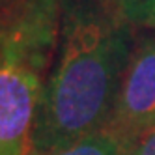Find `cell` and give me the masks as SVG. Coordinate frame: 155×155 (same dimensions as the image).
<instances>
[{
  "label": "cell",
  "mask_w": 155,
  "mask_h": 155,
  "mask_svg": "<svg viewBox=\"0 0 155 155\" xmlns=\"http://www.w3.org/2000/svg\"><path fill=\"white\" fill-rule=\"evenodd\" d=\"M112 2H116V4H120V2H121V0H112Z\"/></svg>",
  "instance_id": "8"
},
{
  "label": "cell",
  "mask_w": 155,
  "mask_h": 155,
  "mask_svg": "<svg viewBox=\"0 0 155 155\" xmlns=\"http://www.w3.org/2000/svg\"><path fill=\"white\" fill-rule=\"evenodd\" d=\"M127 153H129V148L114 135H110L107 131H97L64 150L36 151L30 148L26 155H127Z\"/></svg>",
  "instance_id": "4"
},
{
  "label": "cell",
  "mask_w": 155,
  "mask_h": 155,
  "mask_svg": "<svg viewBox=\"0 0 155 155\" xmlns=\"http://www.w3.org/2000/svg\"><path fill=\"white\" fill-rule=\"evenodd\" d=\"M155 125V34L135 43L103 131L131 150Z\"/></svg>",
  "instance_id": "3"
},
{
  "label": "cell",
  "mask_w": 155,
  "mask_h": 155,
  "mask_svg": "<svg viewBox=\"0 0 155 155\" xmlns=\"http://www.w3.org/2000/svg\"><path fill=\"white\" fill-rule=\"evenodd\" d=\"M58 56L41 94L30 148L56 151L103 131L135 49L112 0H60Z\"/></svg>",
  "instance_id": "1"
},
{
  "label": "cell",
  "mask_w": 155,
  "mask_h": 155,
  "mask_svg": "<svg viewBox=\"0 0 155 155\" xmlns=\"http://www.w3.org/2000/svg\"><path fill=\"white\" fill-rule=\"evenodd\" d=\"M13 2H15V0H0V13H2L4 9H8Z\"/></svg>",
  "instance_id": "7"
},
{
  "label": "cell",
  "mask_w": 155,
  "mask_h": 155,
  "mask_svg": "<svg viewBox=\"0 0 155 155\" xmlns=\"http://www.w3.org/2000/svg\"><path fill=\"white\" fill-rule=\"evenodd\" d=\"M60 23V0H15L0 13V155L30 151Z\"/></svg>",
  "instance_id": "2"
},
{
  "label": "cell",
  "mask_w": 155,
  "mask_h": 155,
  "mask_svg": "<svg viewBox=\"0 0 155 155\" xmlns=\"http://www.w3.org/2000/svg\"><path fill=\"white\" fill-rule=\"evenodd\" d=\"M120 12L131 25L155 28V0H121Z\"/></svg>",
  "instance_id": "5"
},
{
  "label": "cell",
  "mask_w": 155,
  "mask_h": 155,
  "mask_svg": "<svg viewBox=\"0 0 155 155\" xmlns=\"http://www.w3.org/2000/svg\"><path fill=\"white\" fill-rule=\"evenodd\" d=\"M127 155H155V125L129 150Z\"/></svg>",
  "instance_id": "6"
}]
</instances>
